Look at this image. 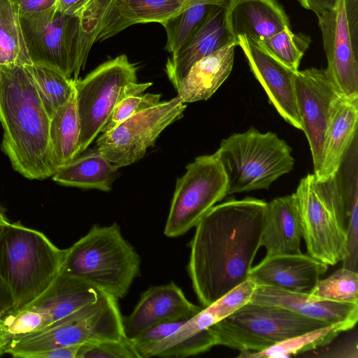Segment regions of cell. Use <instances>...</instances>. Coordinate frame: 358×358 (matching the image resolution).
Wrapping results in <instances>:
<instances>
[{"label":"cell","mask_w":358,"mask_h":358,"mask_svg":"<svg viewBox=\"0 0 358 358\" xmlns=\"http://www.w3.org/2000/svg\"><path fill=\"white\" fill-rule=\"evenodd\" d=\"M266 204L253 197L228 199L195 226L187 271L203 307L248 279L261 247Z\"/></svg>","instance_id":"obj_1"},{"label":"cell","mask_w":358,"mask_h":358,"mask_svg":"<svg viewBox=\"0 0 358 358\" xmlns=\"http://www.w3.org/2000/svg\"><path fill=\"white\" fill-rule=\"evenodd\" d=\"M50 118L25 66L0 65L1 149L15 171L30 180L55 173L49 151Z\"/></svg>","instance_id":"obj_2"},{"label":"cell","mask_w":358,"mask_h":358,"mask_svg":"<svg viewBox=\"0 0 358 358\" xmlns=\"http://www.w3.org/2000/svg\"><path fill=\"white\" fill-rule=\"evenodd\" d=\"M140 257L120 227L94 225L66 249L60 272L96 286L116 300L124 297L140 273Z\"/></svg>","instance_id":"obj_3"},{"label":"cell","mask_w":358,"mask_h":358,"mask_svg":"<svg viewBox=\"0 0 358 358\" xmlns=\"http://www.w3.org/2000/svg\"><path fill=\"white\" fill-rule=\"evenodd\" d=\"M66 250L42 232L8 222L0 233V277L15 301L26 307L41 296L59 273Z\"/></svg>","instance_id":"obj_4"},{"label":"cell","mask_w":358,"mask_h":358,"mask_svg":"<svg viewBox=\"0 0 358 358\" xmlns=\"http://www.w3.org/2000/svg\"><path fill=\"white\" fill-rule=\"evenodd\" d=\"M294 194L308 255L328 266L342 262L346 256L349 210L336 175L320 179L308 174Z\"/></svg>","instance_id":"obj_5"},{"label":"cell","mask_w":358,"mask_h":358,"mask_svg":"<svg viewBox=\"0 0 358 358\" xmlns=\"http://www.w3.org/2000/svg\"><path fill=\"white\" fill-rule=\"evenodd\" d=\"M292 149L276 134L251 127L222 141L215 154L227 180V195L267 189L294 165Z\"/></svg>","instance_id":"obj_6"},{"label":"cell","mask_w":358,"mask_h":358,"mask_svg":"<svg viewBox=\"0 0 358 358\" xmlns=\"http://www.w3.org/2000/svg\"><path fill=\"white\" fill-rule=\"evenodd\" d=\"M137 68L126 55L102 63L83 79L74 80L80 122V154L101 132L123 99L143 94L152 83L137 82Z\"/></svg>","instance_id":"obj_7"},{"label":"cell","mask_w":358,"mask_h":358,"mask_svg":"<svg viewBox=\"0 0 358 358\" xmlns=\"http://www.w3.org/2000/svg\"><path fill=\"white\" fill-rule=\"evenodd\" d=\"M327 325L282 307L248 302L209 329L216 345L242 352L261 351Z\"/></svg>","instance_id":"obj_8"},{"label":"cell","mask_w":358,"mask_h":358,"mask_svg":"<svg viewBox=\"0 0 358 358\" xmlns=\"http://www.w3.org/2000/svg\"><path fill=\"white\" fill-rule=\"evenodd\" d=\"M227 180L215 152L197 157L176 181L164 234L178 237L195 227L217 203L225 198Z\"/></svg>","instance_id":"obj_9"},{"label":"cell","mask_w":358,"mask_h":358,"mask_svg":"<svg viewBox=\"0 0 358 358\" xmlns=\"http://www.w3.org/2000/svg\"><path fill=\"white\" fill-rule=\"evenodd\" d=\"M187 105L176 97L138 113L102 134L96 148L119 168L142 159L148 148L155 145L160 134L183 116Z\"/></svg>","instance_id":"obj_10"},{"label":"cell","mask_w":358,"mask_h":358,"mask_svg":"<svg viewBox=\"0 0 358 358\" xmlns=\"http://www.w3.org/2000/svg\"><path fill=\"white\" fill-rule=\"evenodd\" d=\"M20 19L32 64L71 78L77 62L78 15H65L55 8Z\"/></svg>","instance_id":"obj_11"},{"label":"cell","mask_w":358,"mask_h":358,"mask_svg":"<svg viewBox=\"0 0 358 358\" xmlns=\"http://www.w3.org/2000/svg\"><path fill=\"white\" fill-rule=\"evenodd\" d=\"M302 131L308 140L317 173L322 161L324 137L336 102L343 95L326 69L298 70L294 77Z\"/></svg>","instance_id":"obj_12"},{"label":"cell","mask_w":358,"mask_h":358,"mask_svg":"<svg viewBox=\"0 0 358 358\" xmlns=\"http://www.w3.org/2000/svg\"><path fill=\"white\" fill-rule=\"evenodd\" d=\"M328 74L348 99L358 98V48L353 43L343 0L317 17Z\"/></svg>","instance_id":"obj_13"},{"label":"cell","mask_w":358,"mask_h":358,"mask_svg":"<svg viewBox=\"0 0 358 358\" xmlns=\"http://www.w3.org/2000/svg\"><path fill=\"white\" fill-rule=\"evenodd\" d=\"M229 314L228 306L223 301L217 300L203 307L167 337L135 349L140 358H180L205 352L216 345L209 327Z\"/></svg>","instance_id":"obj_14"},{"label":"cell","mask_w":358,"mask_h":358,"mask_svg":"<svg viewBox=\"0 0 358 358\" xmlns=\"http://www.w3.org/2000/svg\"><path fill=\"white\" fill-rule=\"evenodd\" d=\"M106 294L90 282L59 272L50 287L27 306L44 315L46 324L43 329H48L69 322L91 311Z\"/></svg>","instance_id":"obj_15"},{"label":"cell","mask_w":358,"mask_h":358,"mask_svg":"<svg viewBox=\"0 0 358 358\" xmlns=\"http://www.w3.org/2000/svg\"><path fill=\"white\" fill-rule=\"evenodd\" d=\"M236 43L243 50L250 69L260 83L280 115L290 125L302 130L297 109L293 72L263 51L244 36Z\"/></svg>","instance_id":"obj_16"},{"label":"cell","mask_w":358,"mask_h":358,"mask_svg":"<svg viewBox=\"0 0 358 358\" xmlns=\"http://www.w3.org/2000/svg\"><path fill=\"white\" fill-rule=\"evenodd\" d=\"M202 309L191 303L173 282L152 286L141 294L131 313L123 317L124 335L131 341L153 326L191 318Z\"/></svg>","instance_id":"obj_17"},{"label":"cell","mask_w":358,"mask_h":358,"mask_svg":"<svg viewBox=\"0 0 358 358\" xmlns=\"http://www.w3.org/2000/svg\"><path fill=\"white\" fill-rule=\"evenodd\" d=\"M327 268V264L308 254L265 256L251 268L248 278L257 286L309 293Z\"/></svg>","instance_id":"obj_18"},{"label":"cell","mask_w":358,"mask_h":358,"mask_svg":"<svg viewBox=\"0 0 358 358\" xmlns=\"http://www.w3.org/2000/svg\"><path fill=\"white\" fill-rule=\"evenodd\" d=\"M249 302L282 307L329 324H342L348 330L353 329L358 320V303L319 299L309 293L271 286H256Z\"/></svg>","instance_id":"obj_19"},{"label":"cell","mask_w":358,"mask_h":358,"mask_svg":"<svg viewBox=\"0 0 358 358\" xmlns=\"http://www.w3.org/2000/svg\"><path fill=\"white\" fill-rule=\"evenodd\" d=\"M225 6L215 7L185 43L168 58L165 71L176 90L196 62L231 43H236L225 24Z\"/></svg>","instance_id":"obj_20"},{"label":"cell","mask_w":358,"mask_h":358,"mask_svg":"<svg viewBox=\"0 0 358 358\" xmlns=\"http://www.w3.org/2000/svg\"><path fill=\"white\" fill-rule=\"evenodd\" d=\"M224 19L236 41L244 36L255 44L291 27L288 15L276 0H229Z\"/></svg>","instance_id":"obj_21"},{"label":"cell","mask_w":358,"mask_h":358,"mask_svg":"<svg viewBox=\"0 0 358 358\" xmlns=\"http://www.w3.org/2000/svg\"><path fill=\"white\" fill-rule=\"evenodd\" d=\"M303 229L294 193L267 203L260 245L266 256L301 254Z\"/></svg>","instance_id":"obj_22"},{"label":"cell","mask_w":358,"mask_h":358,"mask_svg":"<svg viewBox=\"0 0 358 358\" xmlns=\"http://www.w3.org/2000/svg\"><path fill=\"white\" fill-rule=\"evenodd\" d=\"M188 7L183 0H113L96 41L112 37L136 24H162Z\"/></svg>","instance_id":"obj_23"},{"label":"cell","mask_w":358,"mask_h":358,"mask_svg":"<svg viewBox=\"0 0 358 358\" xmlns=\"http://www.w3.org/2000/svg\"><path fill=\"white\" fill-rule=\"evenodd\" d=\"M358 98L341 96L336 102L327 129L320 169L314 173L320 179L336 174L357 136Z\"/></svg>","instance_id":"obj_24"},{"label":"cell","mask_w":358,"mask_h":358,"mask_svg":"<svg viewBox=\"0 0 358 358\" xmlns=\"http://www.w3.org/2000/svg\"><path fill=\"white\" fill-rule=\"evenodd\" d=\"M237 43H231L196 62L177 89L184 103L209 99L229 76Z\"/></svg>","instance_id":"obj_25"},{"label":"cell","mask_w":358,"mask_h":358,"mask_svg":"<svg viewBox=\"0 0 358 358\" xmlns=\"http://www.w3.org/2000/svg\"><path fill=\"white\" fill-rule=\"evenodd\" d=\"M118 169L96 148L58 169L52 180L66 186L109 192L119 177Z\"/></svg>","instance_id":"obj_26"},{"label":"cell","mask_w":358,"mask_h":358,"mask_svg":"<svg viewBox=\"0 0 358 358\" xmlns=\"http://www.w3.org/2000/svg\"><path fill=\"white\" fill-rule=\"evenodd\" d=\"M80 132L74 90L70 98L54 113L50 120L49 151L55 173L80 155Z\"/></svg>","instance_id":"obj_27"},{"label":"cell","mask_w":358,"mask_h":358,"mask_svg":"<svg viewBox=\"0 0 358 358\" xmlns=\"http://www.w3.org/2000/svg\"><path fill=\"white\" fill-rule=\"evenodd\" d=\"M32 64L25 41L17 4L0 0V65Z\"/></svg>","instance_id":"obj_28"},{"label":"cell","mask_w":358,"mask_h":358,"mask_svg":"<svg viewBox=\"0 0 358 358\" xmlns=\"http://www.w3.org/2000/svg\"><path fill=\"white\" fill-rule=\"evenodd\" d=\"M348 331L342 324H329L289 338L265 350L242 352L238 357H285L313 350L329 344L343 331Z\"/></svg>","instance_id":"obj_29"},{"label":"cell","mask_w":358,"mask_h":358,"mask_svg":"<svg viewBox=\"0 0 358 358\" xmlns=\"http://www.w3.org/2000/svg\"><path fill=\"white\" fill-rule=\"evenodd\" d=\"M25 67L31 76L38 94L50 118L74 92V80L45 66L32 64Z\"/></svg>","instance_id":"obj_30"},{"label":"cell","mask_w":358,"mask_h":358,"mask_svg":"<svg viewBox=\"0 0 358 358\" xmlns=\"http://www.w3.org/2000/svg\"><path fill=\"white\" fill-rule=\"evenodd\" d=\"M113 0H89L78 13V45L73 80L78 79L85 68L89 52L96 41L103 18Z\"/></svg>","instance_id":"obj_31"},{"label":"cell","mask_w":358,"mask_h":358,"mask_svg":"<svg viewBox=\"0 0 358 358\" xmlns=\"http://www.w3.org/2000/svg\"><path fill=\"white\" fill-rule=\"evenodd\" d=\"M310 43L309 36L294 33L291 27H286L256 45L283 66L296 72Z\"/></svg>","instance_id":"obj_32"},{"label":"cell","mask_w":358,"mask_h":358,"mask_svg":"<svg viewBox=\"0 0 358 358\" xmlns=\"http://www.w3.org/2000/svg\"><path fill=\"white\" fill-rule=\"evenodd\" d=\"M217 6L212 3L192 5L164 22L162 24L167 36L165 49L171 53L180 49Z\"/></svg>","instance_id":"obj_33"},{"label":"cell","mask_w":358,"mask_h":358,"mask_svg":"<svg viewBox=\"0 0 358 358\" xmlns=\"http://www.w3.org/2000/svg\"><path fill=\"white\" fill-rule=\"evenodd\" d=\"M309 294L319 299L358 303V273L342 267L320 279Z\"/></svg>","instance_id":"obj_34"},{"label":"cell","mask_w":358,"mask_h":358,"mask_svg":"<svg viewBox=\"0 0 358 358\" xmlns=\"http://www.w3.org/2000/svg\"><path fill=\"white\" fill-rule=\"evenodd\" d=\"M45 324L44 315L33 307L12 310L1 317L0 346L5 353L13 340L42 329Z\"/></svg>","instance_id":"obj_35"},{"label":"cell","mask_w":358,"mask_h":358,"mask_svg":"<svg viewBox=\"0 0 358 358\" xmlns=\"http://www.w3.org/2000/svg\"><path fill=\"white\" fill-rule=\"evenodd\" d=\"M160 99L161 94L152 93L133 95L123 99L113 110L101 133L108 132L131 116L157 105Z\"/></svg>","instance_id":"obj_36"},{"label":"cell","mask_w":358,"mask_h":358,"mask_svg":"<svg viewBox=\"0 0 358 358\" xmlns=\"http://www.w3.org/2000/svg\"><path fill=\"white\" fill-rule=\"evenodd\" d=\"M76 358H140L130 340L82 344Z\"/></svg>","instance_id":"obj_37"},{"label":"cell","mask_w":358,"mask_h":358,"mask_svg":"<svg viewBox=\"0 0 358 358\" xmlns=\"http://www.w3.org/2000/svg\"><path fill=\"white\" fill-rule=\"evenodd\" d=\"M18 6L20 17H29L56 8L57 0H13Z\"/></svg>","instance_id":"obj_38"},{"label":"cell","mask_w":358,"mask_h":358,"mask_svg":"<svg viewBox=\"0 0 358 358\" xmlns=\"http://www.w3.org/2000/svg\"><path fill=\"white\" fill-rule=\"evenodd\" d=\"M353 43L358 48V0H343Z\"/></svg>","instance_id":"obj_39"},{"label":"cell","mask_w":358,"mask_h":358,"mask_svg":"<svg viewBox=\"0 0 358 358\" xmlns=\"http://www.w3.org/2000/svg\"><path fill=\"white\" fill-rule=\"evenodd\" d=\"M81 345H71L38 353L31 358H76Z\"/></svg>","instance_id":"obj_40"},{"label":"cell","mask_w":358,"mask_h":358,"mask_svg":"<svg viewBox=\"0 0 358 358\" xmlns=\"http://www.w3.org/2000/svg\"><path fill=\"white\" fill-rule=\"evenodd\" d=\"M300 5L315 13L317 17L334 8L339 0H296Z\"/></svg>","instance_id":"obj_41"},{"label":"cell","mask_w":358,"mask_h":358,"mask_svg":"<svg viewBox=\"0 0 358 358\" xmlns=\"http://www.w3.org/2000/svg\"><path fill=\"white\" fill-rule=\"evenodd\" d=\"M89 0H57V11L69 15H78Z\"/></svg>","instance_id":"obj_42"},{"label":"cell","mask_w":358,"mask_h":358,"mask_svg":"<svg viewBox=\"0 0 358 358\" xmlns=\"http://www.w3.org/2000/svg\"><path fill=\"white\" fill-rule=\"evenodd\" d=\"M15 309V301L8 287L0 277V316Z\"/></svg>","instance_id":"obj_43"},{"label":"cell","mask_w":358,"mask_h":358,"mask_svg":"<svg viewBox=\"0 0 358 358\" xmlns=\"http://www.w3.org/2000/svg\"><path fill=\"white\" fill-rule=\"evenodd\" d=\"M186 1L189 6L199 3H212L217 5H227L229 0H183Z\"/></svg>","instance_id":"obj_44"},{"label":"cell","mask_w":358,"mask_h":358,"mask_svg":"<svg viewBox=\"0 0 358 358\" xmlns=\"http://www.w3.org/2000/svg\"><path fill=\"white\" fill-rule=\"evenodd\" d=\"M9 221L6 219V216L3 214V210H0V233L1 232L4 226Z\"/></svg>","instance_id":"obj_45"},{"label":"cell","mask_w":358,"mask_h":358,"mask_svg":"<svg viewBox=\"0 0 358 358\" xmlns=\"http://www.w3.org/2000/svg\"><path fill=\"white\" fill-rule=\"evenodd\" d=\"M3 354H5L4 353V351L1 348V347L0 346V356L2 355Z\"/></svg>","instance_id":"obj_46"},{"label":"cell","mask_w":358,"mask_h":358,"mask_svg":"<svg viewBox=\"0 0 358 358\" xmlns=\"http://www.w3.org/2000/svg\"><path fill=\"white\" fill-rule=\"evenodd\" d=\"M0 210H2L1 207H0Z\"/></svg>","instance_id":"obj_47"},{"label":"cell","mask_w":358,"mask_h":358,"mask_svg":"<svg viewBox=\"0 0 358 358\" xmlns=\"http://www.w3.org/2000/svg\"><path fill=\"white\" fill-rule=\"evenodd\" d=\"M1 316H0V320H1Z\"/></svg>","instance_id":"obj_48"}]
</instances>
